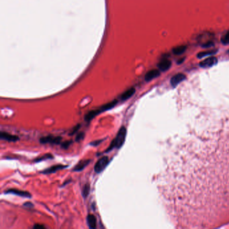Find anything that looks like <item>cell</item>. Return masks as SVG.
Returning a JSON list of instances; mask_svg holds the SVG:
<instances>
[{
  "label": "cell",
  "mask_w": 229,
  "mask_h": 229,
  "mask_svg": "<svg viewBox=\"0 0 229 229\" xmlns=\"http://www.w3.org/2000/svg\"><path fill=\"white\" fill-rule=\"evenodd\" d=\"M193 146L229 157V118L222 120L220 128L206 135ZM229 163V159L168 170L167 194L176 210L181 214H194L219 175ZM229 204V186L227 206Z\"/></svg>",
  "instance_id": "6da1fadb"
},
{
  "label": "cell",
  "mask_w": 229,
  "mask_h": 229,
  "mask_svg": "<svg viewBox=\"0 0 229 229\" xmlns=\"http://www.w3.org/2000/svg\"><path fill=\"white\" fill-rule=\"evenodd\" d=\"M126 128L124 126H122L119 129L115 139L112 141L109 147H108L106 151V153L110 152L114 148L119 149L120 147H122L124 143L125 139H126Z\"/></svg>",
  "instance_id": "7a4b0ae2"
},
{
  "label": "cell",
  "mask_w": 229,
  "mask_h": 229,
  "mask_svg": "<svg viewBox=\"0 0 229 229\" xmlns=\"http://www.w3.org/2000/svg\"><path fill=\"white\" fill-rule=\"evenodd\" d=\"M117 103H118V101L116 100V99H115V100H113L111 102L104 104V105H103L100 108H98V109L94 110L89 111L88 113H87V114H85V118H84L85 120L87 122H89L91 120H93L97 115L102 113V112H103L112 109V108H113Z\"/></svg>",
  "instance_id": "3957f363"
},
{
  "label": "cell",
  "mask_w": 229,
  "mask_h": 229,
  "mask_svg": "<svg viewBox=\"0 0 229 229\" xmlns=\"http://www.w3.org/2000/svg\"><path fill=\"white\" fill-rule=\"evenodd\" d=\"M109 157L107 156H104L100 158L94 166L95 172L97 173H99L103 172V169L106 167L108 163H109Z\"/></svg>",
  "instance_id": "277c9868"
},
{
  "label": "cell",
  "mask_w": 229,
  "mask_h": 229,
  "mask_svg": "<svg viewBox=\"0 0 229 229\" xmlns=\"http://www.w3.org/2000/svg\"><path fill=\"white\" fill-rule=\"evenodd\" d=\"M62 140V138L61 136H55L52 135H49L47 136L41 137L40 139V143L42 144H59Z\"/></svg>",
  "instance_id": "5b68a950"
},
{
  "label": "cell",
  "mask_w": 229,
  "mask_h": 229,
  "mask_svg": "<svg viewBox=\"0 0 229 229\" xmlns=\"http://www.w3.org/2000/svg\"><path fill=\"white\" fill-rule=\"evenodd\" d=\"M6 194H14L16 195H18V196L22 197V198H30L32 197L31 194L28 192V191H22V190H19L18 189H10L7 191H5Z\"/></svg>",
  "instance_id": "8992f818"
},
{
  "label": "cell",
  "mask_w": 229,
  "mask_h": 229,
  "mask_svg": "<svg viewBox=\"0 0 229 229\" xmlns=\"http://www.w3.org/2000/svg\"><path fill=\"white\" fill-rule=\"evenodd\" d=\"M217 62H218L217 58L215 57H210L209 58H207L206 59L202 61V62H200L199 65H200V66H202V67L207 68V67H210V66L215 65L216 63H217Z\"/></svg>",
  "instance_id": "52a82bcc"
},
{
  "label": "cell",
  "mask_w": 229,
  "mask_h": 229,
  "mask_svg": "<svg viewBox=\"0 0 229 229\" xmlns=\"http://www.w3.org/2000/svg\"><path fill=\"white\" fill-rule=\"evenodd\" d=\"M0 138L2 140H5L8 142H16L19 140V137L16 135L9 134L6 132H2L0 134Z\"/></svg>",
  "instance_id": "ba28073f"
},
{
  "label": "cell",
  "mask_w": 229,
  "mask_h": 229,
  "mask_svg": "<svg viewBox=\"0 0 229 229\" xmlns=\"http://www.w3.org/2000/svg\"><path fill=\"white\" fill-rule=\"evenodd\" d=\"M66 167H67V166L65 165H56L51 167L48 169H46L45 170H44L43 172H42V173L44 174H50V173H55L56 172L59 170H61L62 169H65Z\"/></svg>",
  "instance_id": "9c48e42d"
},
{
  "label": "cell",
  "mask_w": 229,
  "mask_h": 229,
  "mask_svg": "<svg viewBox=\"0 0 229 229\" xmlns=\"http://www.w3.org/2000/svg\"><path fill=\"white\" fill-rule=\"evenodd\" d=\"M91 162L90 159H84L79 162L77 165L73 168L74 172H81L83 169L86 167V166L88 165V164Z\"/></svg>",
  "instance_id": "30bf717a"
},
{
  "label": "cell",
  "mask_w": 229,
  "mask_h": 229,
  "mask_svg": "<svg viewBox=\"0 0 229 229\" xmlns=\"http://www.w3.org/2000/svg\"><path fill=\"white\" fill-rule=\"evenodd\" d=\"M185 79V76L182 73H178L176 76H174L172 80H171V83L173 86L177 85L178 83L181 82L183 80H184Z\"/></svg>",
  "instance_id": "8fae6325"
},
{
  "label": "cell",
  "mask_w": 229,
  "mask_h": 229,
  "mask_svg": "<svg viewBox=\"0 0 229 229\" xmlns=\"http://www.w3.org/2000/svg\"><path fill=\"white\" fill-rule=\"evenodd\" d=\"M87 225L91 228V229H95L96 228L97 225V221H96V218L95 216L93 214H89L87 216Z\"/></svg>",
  "instance_id": "7c38bea8"
},
{
  "label": "cell",
  "mask_w": 229,
  "mask_h": 229,
  "mask_svg": "<svg viewBox=\"0 0 229 229\" xmlns=\"http://www.w3.org/2000/svg\"><path fill=\"white\" fill-rule=\"evenodd\" d=\"M135 93V89L134 88V87H131V88L127 89L126 91H124V92L121 95H120V99H121L122 101L126 100V99H128V98H131Z\"/></svg>",
  "instance_id": "4fadbf2b"
},
{
  "label": "cell",
  "mask_w": 229,
  "mask_h": 229,
  "mask_svg": "<svg viewBox=\"0 0 229 229\" xmlns=\"http://www.w3.org/2000/svg\"><path fill=\"white\" fill-rule=\"evenodd\" d=\"M171 65H172V62L169 60L165 59L161 61L158 64V67L159 68L161 71H165L168 70L171 67Z\"/></svg>",
  "instance_id": "5bb4252c"
},
{
  "label": "cell",
  "mask_w": 229,
  "mask_h": 229,
  "mask_svg": "<svg viewBox=\"0 0 229 229\" xmlns=\"http://www.w3.org/2000/svg\"><path fill=\"white\" fill-rule=\"evenodd\" d=\"M159 75H160V73L158 70H156V69L151 70L145 75L144 79L147 81H149L152 80L153 79L158 77L159 76Z\"/></svg>",
  "instance_id": "9a60e30c"
},
{
  "label": "cell",
  "mask_w": 229,
  "mask_h": 229,
  "mask_svg": "<svg viewBox=\"0 0 229 229\" xmlns=\"http://www.w3.org/2000/svg\"><path fill=\"white\" fill-rule=\"evenodd\" d=\"M186 50V47L184 45H180L178 46V47H176L173 48V53L175 54L176 55H181V54L184 53Z\"/></svg>",
  "instance_id": "2e32d148"
},
{
  "label": "cell",
  "mask_w": 229,
  "mask_h": 229,
  "mask_svg": "<svg viewBox=\"0 0 229 229\" xmlns=\"http://www.w3.org/2000/svg\"><path fill=\"white\" fill-rule=\"evenodd\" d=\"M89 191H90V186L88 184H85L83 186L82 189V195L83 196V198H86L87 197V195L89 194Z\"/></svg>",
  "instance_id": "e0dca14e"
},
{
  "label": "cell",
  "mask_w": 229,
  "mask_h": 229,
  "mask_svg": "<svg viewBox=\"0 0 229 229\" xmlns=\"http://www.w3.org/2000/svg\"><path fill=\"white\" fill-rule=\"evenodd\" d=\"M216 52H217V51H202V52H200L198 54V58H202L204 57L205 56H207V55H213V54H215Z\"/></svg>",
  "instance_id": "ac0fdd59"
},
{
  "label": "cell",
  "mask_w": 229,
  "mask_h": 229,
  "mask_svg": "<svg viewBox=\"0 0 229 229\" xmlns=\"http://www.w3.org/2000/svg\"><path fill=\"white\" fill-rule=\"evenodd\" d=\"M53 156L51 155V154H45V155L43 156L39 157V158H36V159L34 160V162H40V161H44L47 159H53Z\"/></svg>",
  "instance_id": "d6986e66"
},
{
  "label": "cell",
  "mask_w": 229,
  "mask_h": 229,
  "mask_svg": "<svg viewBox=\"0 0 229 229\" xmlns=\"http://www.w3.org/2000/svg\"><path fill=\"white\" fill-rule=\"evenodd\" d=\"M221 43L224 45L229 44V32H228L227 34L222 36Z\"/></svg>",
  "instance_id": "ffe728a7"
},
{
  "label": "cell",
  "mask_w": 229,
  "mask_h": 229,
  "mask_svg": "<svg viewBox=\"0 0 229 229\" xmlns=\"http://www.w3.org/2000/svg\"><path fill=\"white\" fill-rule=\"evenodd\" d=\"M71 143H72L71 140H66V141H65L64 143H62L61 144V147L62 149H68L69 146L71 145Z\"/></svg>",
  "instance_id": "44dd1931"
},
{
  "label": "cell",
  "mask_w": 229,
  "mask_h": 229,
  "mask_svg": "<svg viewBox=\"0 0 229 229\" xmlns=\"http://www.w3.org/2000/svg\"><path fill=\"white\" fill-rule=\"evenodd\" d=\"M84 136H85V133L83 132H81L80 133H78L76 136V140L77 141V142H79V141H80L81 140H82L83 138H84Z\"/></svg>",
  "instance_id": "7402d4cb"
},
{
  "label": "cell",
  "mask_w": 229,
  "mask_h": 229,
  "mask_svg": "<svg viewBox=\"0 0 229 229\" xmlns=\"http://www.w3.org/2000/svg\"><path fill=\"white\" fill-rule=\"evenodd\" d=\"M213 44H214L213 42H212V41H207L206 43H205L204 44L202 45V47H205V48H207V47H211V46H212Z\"/></svg>",
  "instance_id": "603a6c76"
},
{
  "label": "cell",
  "mask_w": 229,
  "mask_h": 229,
  "mask_svg": "<svg viewBox=\"0 0 229 229\" xmlns=\"http://www.w3.org/2000/svg\"><path fill=\"white\" fill-rule=\"evenodd\" d=\"M80 124H77L76 126H75V127H74V128L73 129V131H71V132L69 135H74V134H75V133H76V132L79 130V129H80Z\"/></svg>",
  "instance_id": "cb8c5ba5"
},
{
  "label": "cell",
  "mask_w": 229,
  "mask_h": 229,
  "mask_svg": "<svg viewBox=\"0 0 229 229\" xmlns=\"http://www.w3.org/2000/svg\"><path fill=\"white\" fill-rule=\"evenodd\" d=\"M103 140H95V141H94V142H92V143H90V144L91 145H93V146H97V145H99V144H100L102 142V141H103Z\"/></svg>",
  "instance_id": "d4e9b609"
},
{
  "label": "cell",
  "mask_w": 229,
  "mask_h": 229,
  "mask_svg": "<svg viewBox=\"0 0 229 229\" xmlns=\"http://www.w3.org/2000/svg\"><path fill=\"white\" fill-rule=\"evenodd\" d=\"M33 228H36V229H44L45 228L44 226L42 225V224H36L33 227Z\"/></svg>",
  "instance_id": "484cf974"
},
{
  "label": "cell",
  "mask_w": 229,
  "mask_h": 229,
  "mask_svg": "<svg viewBox=\"0 0 229 229\" xmlns=\"http://www.w3.org/2000/svg\"><path fill=\"white\" fill-rule=\"evenodd\" d=\"M24 206L27 208H32L33 206H34V205H33L31 202H26L24 204Z\"/></svg>",
  "instance_id": "4316f807"
}]
</instances>
